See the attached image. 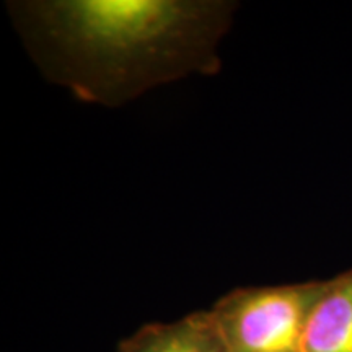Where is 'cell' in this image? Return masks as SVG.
Listing matches in <instances>:
<instances>
[{"mask_svg": "<svg viewBox=\"0 0 352 352\" xmlns=\"http://www.w3.org/2000/svg\"><path fill=\"white\" fill-rule=\"evenodd\" d=\"M236 3L226 0L8 2L34 63L78 101L121 107L189 76H214Z\"/></svg>", "mask_w": 352, "mask_h": 352, "instance_id": "cell-1", "label": "cell"}, {"mask_svg": "<svg viewBox=\"0 0 352 352\" xmlns=\"http://www.w3.org/2000/svg\"><path fill=\"white\" fill-rule=\"evenodd\" d=\"M324 280L240 287L209 308L227 352H302L311 307Z\"/></svg>", "mask_w": 352, "mask_h": 352, "instance_id": "cell-2", "label": "cell"}, {"mask_svg": "<svg viewBox=\"0 0 352 352\" xmlns=\"http://www.w3.org/2000/svg\"><path fill=\"white\" fill-rule=\"evenodd\" d=\"M302 352H352V267L324 280L308 315Z\"/></svg>", "mask_w": 352, "mask_h": 352, "instance_id": "cell-3", "label": "cell"}, {"mask_svg": "<svg viewBox=\"0 0 352 352\" xmlns=\"http://www.w3.org/2000/svg\"><path fill=\"white\" fill-rule=\"evenodd\" d=\"M116 352H227L209 310L140 327Z\"/></svg>", "mask_w": 352, "mask_h": 352, "instance_id": "cell-4", "label": "cell"}]
</instances>
